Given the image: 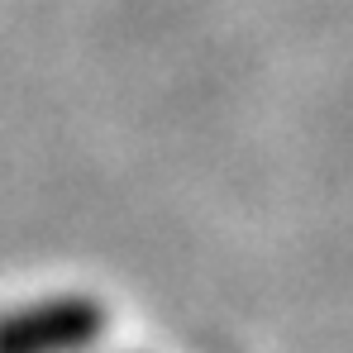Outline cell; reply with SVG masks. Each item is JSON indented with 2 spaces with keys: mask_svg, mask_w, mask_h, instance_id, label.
Returning a JSON list of instances; mask_svg holds the SVG:
<instances>
[{
  "mask_svg": "<svg viewBox=\"0 0 353 353\" xmlns=\"http://www.w3.org/2000/svg\"><path fill=\"white\" fill-rule=\"evenodd\" d=\"M110 330V310L91 296H43L0 310V353H91Z\"/></svg>",
  "mask_w": 353,
  "mask_h": 353,
  "instance_id": "cell-1",
  "label": "cell"
}]
</instances>
